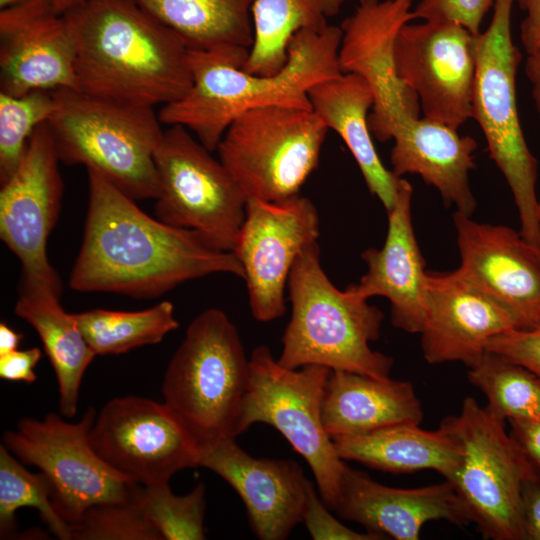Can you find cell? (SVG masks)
Segmentation results:
<instances>
[{"mask_svg": "<svg viewBox=\"0 0 540 540\" xmlns=\"http://www.w3.org/2000/svg\"><path fill=\"white\" fill-rule=\"evenodd\" d=\"M87 172L88 210L72 289L156 298L214 273L244 279L232 252L210 247L195 231L150 217L105 178Z\"/></svg>", "mask_w": 540, "mask_h": 540, "instance_id": "obj_1", "label": "cell"}, {"mask_svg": "<svg viewBox=\"0 0 540 540\" xmlns=\"http://www.w3.org/2000/svg\"><path fill=\"white\" fill-rule=\"evenodd\" d=\"M62 15L79 91L153 108L189 91L190 48L134 0H86Z\"/></svg>", "mask_w": 540, "mask_h": 540, "instance_id": "obj_2", "label": "cell"}, {"mask_svg": "<svg viewBox=\"0 0 540 540\" xmlns=\"http://www.w3.org/2000/svg\"><path fill=\"white\" fill-rule=\"evenodd\" d=\"M341 36V28L330 24L297 32L289 42L287 62L273 75L243 69L248 49H190L192 85L181 99L162 106L158 117L162 124L184 126L213 152L230 123L247 110L267 105L312 109L309 89L342 73Z\"/></svg>", "mask_w": 540, "mask_h": 540, "instance_id": "obj_3", "label": "cell"}, {"mask_svg": "<svg viewBox=\"0 0 540 540\" xmlns=\"http://www.w3.org/2000/svg\"><path fill=\"white\" fill-rule=\"evenodd\" d=\"M288 289L291 316L282 337L280 365H320L377 379L390 377L393 359L369 346L379 338L383 313L350 285L342 291L330 281L318 243L297 258Z\"/></svg>", "mask_w": 540, "mask_h": 540, "instance_id": "obj_4", "label": "cell"}, {"mask_svg": "<svg viewBox=\"0 0 540 540\" xmlns=\"http://www.w3.org/2000/svg\"><path fill=\"white\" fill-rule=\"evenodd\" d=\"M53 92L48 125L60 162L84 165L133 200H156L154 153L164 130L154 108L76 89Z\"/></svg>", "mask_w": 540, "mask_h": 540, "instance_id": "obj_5", "label": "cell"}, {"mask_svg": "<svg viewBox=\"0 0 540 540\" xmlns=\"http://www.w3.org/2000/svg\"><path fill=\"white\" fill-rule=\"evenodd\" d=\"M250 366L224 311L210 308L187 327L162 382L164 403L199 446L238 436Z\"/></svg>", "mask_w": 540, "mask_h": 540, "instance_id": "obj_6", "label": "cell"}, {"mask_svg": "<svg viewBox=\"0 0 540 540\" xmlns=\"http://www.w3.org/2000/svg\"><path fill=\"white\" fill-rule=\"evenodd\" d=\"M515 2L495 0L489 26L475 36L472 119L480 126L490 157L513 194L521 236L540 253L537 160L525 141L516 102V73L522 55L511 34Z\"/></svg>", "mask_w": 540, "mask_h": 540, "instance_id": "obj_7", "label": "cell"}, {"mask_svg": "<svg viewBox=\"0 0 540 540\" xmlns=\"http://www.w3.org/2000/svg\"><path fill=\"white\" fill-rule=\"evenodd\" d=\"M505 420L464 399L459 414L440 427L459 444L460 460L449 481L485 539L524 540L521 493L534 470L506 431Z\"/></svg>", "mask_w": 540, "mask_h": 540, "instance_id": "obj_8", "label": "cell"}, {"mask_svg": "<svg viewBox=\"0 0 540 540\" xmlns=\"http://www.w3.org/2000/svg\"><path fill=\"white\" fill-rule=\"evenodd\" d=\"M328 131L312 109L256 107L230 123L219 160L247 199L280 202L298 195L317 168Z\"/></svg>", "mask_w": 540, "mask_h": 540, "instance_id": "obj_9", "label": "cell"}, {"mask_svg": "<svg viewBox=\"0 0 540 540\" xmlns=\"http://www.w3.org/2000/svg\"><path fill=\"white\" fill-rule=\"evenodd\" d=\"M249 366L238 435L256 423L273 426L306 460L321 499L334 510L347 465L322 423V397L331 369L320 365L284 367L265 345L252 351Z\"/></svg>", "mask_w": 540, "mask_h": 540, "instance_id": "obj_10", "label": "cell"}, {"mask_svg": "<svg viewBox=\"0 0 540 540\" xmlns=\"http://www.w3.org/2000/svg\"><path fill=\"white\" fill-rule=\"evenodd\" d=\"M95 418L92 407L76 423L54 412L43 420L25 417L2 437L18 460L46 477L56 511L72 527L93 506L133 502L140 486L113 470L92 447Z\"/></svg>", "mask_w": 540, "mask_h": 540, "instance_id": "obj_11", "label": "cell"}, {"mask_svg": "<svg viewBox=\"0 0 540 540\" xmlns=\"http://www.w3.org/2000/svg\"><path fill=\"white\" fill-rule=\"evenodd\" d=\"M181 125L164 130L154 153L160 221L198 233L212 248L231 252L247 198L229 172Z\"/></svg>", "mask_w": 540, "mask_h": 540, "instance_id": "obj_12", "label": "cell"}, {"mask_svg": "<svg viewBox=\"0 0 540 540\" xmlns=\"http://www.w3.org/2000/svg\"><path fill=\"white\" fill-rule=\"evenodd\" d=\"M90 440L106 464L142 486L169 482L198 466L197 441L164 402L149 398L108 401L96 415Z\"/></svg>", "mask_w": 540, "mask_h": 540, "instance_id": "obj_13", "label": "cell"}, {"mask_svg": "<svg viewBox=\"0 0 540 540\" xmlns=\"http://www.w3.org/2000/svg\"><path fill=\"white\" fill-rule=\"evenodd\" d=\"M317 208L300 194L280 202L247 199L245 218L232 253L244 270L253 317L269 322L286 310L285 287L294 263L317 243Z\"/></svg>", "mask_w": 540, "mask_h": 540, "instance_id": "obj_14", "label": "cell"}, {"mask_svg": "<svg viewBox=\"0 0 540 540\" xmlns=\"http://www.w3.org/2000/svg\"><path fill=\"white\" fill-rule=\"evenodd\" d=\"M475 36L451 21L409 22L401 28L397 75L416 94L422 117L456 130L472 118Z\"/></svg>", "mask_w": 540, "mask_h": 540, "instance_id": "obj_15", "label": "cell"}, {"mask_svg": "<svg viewBox=\"0 0 540 540\" xmlns=\"http://www.w3.org/2000/svg\"><path fill=\"white\" fill-rule=\"evenodd\" d=\"M413 0H359L341 23L338 62L342 73L361 76L374 104L368 116L378 141L393 138L399 127L420 116L416 94L397 75L395 45L401 28L411 22Z\"/></svg>", "mask_w": 540, "mask_h": 540, "instance_id": "obj_16", "label": "cell"}, {"mask_svg": "<svg viewBox=\"0 0 540 540\" xmlns=\"http://www.w3.org/2000/svg\"><path fill=\"white\" fill-rule=\"evenodd\" d=\"M48 122L36 128L0 190V237L19 259L21 279L62 286L49 263L47 239L61 209L63 180Z\"/></svg>", "mask_w": 540, "mask_h": 540, "instance_id": "obj_17", "label": "cell"}, {"mask_svg": "<svg viewBox=\"0 0 540 540\" xmlns=\"http://www.w3.org/2000/svg\"><path fill=\"white\" fill-rule=\"evenodd\" d=\"M425 305L420 334L429 364L458 361L470 368L486 352L492 337L518 328L510 311L460 267L427 272Z\"/></svg>", "mask_w": 540, "mask_h": 540, "instance_id": "obj_18", "label": "cell"}, {"mask_svg": "<svg viewBox=\"0 0 540 540\" xmlns=\"http://www.w3.org/2000/svg\"><path fill=\"white\" fill-rule=\"evenodd\" d=\"M235 439L200 446L198 466L214 472L236 491L257 538L284 540L302 522L313 483L296 461L255 458Z\"/></svg>", "mask_w": 540, "mask_h": 540, "instance_id": "obj_19", "label": "cell"}, {"mask_svg": "<svg viewBox=\"0 0 540 540\" xmlns=\"http://www.w3.org/2000/svg\"><path fill=\"white\" fill-rule=\"evenodd\" d=\"M76 89L75 47L64 15L50 0L0 10V92Z\"/></svg>", "mask_w": 540, "mask_h": 540, "instance_id": "obj_20", "label": "cell"}, {"mask_svg": "<svg viewBox=\"0 0 540 540\" xmlns=\"http://www.w3.org/2000/svg\"><path fill=\"white\" fill-rule=\"evenodd\" d=\"M460 268L514 316L518 328L540 322V253L520 233L453 215Z\"/></svg>", "mask_w": 540, "mask_h": 540, "instance_id": "obj_21", "label": "cell"}, {"mask_svg": "<svg viewBox=\"0 0 540 540\" xmlns=\"http://www.w3.org/2000/svg\"><path fill=\"white\" fill-rule=\"evenodd\" d=\"M334 511L384 539L417 540L429 521L444 520L460 527L472 523L467 508L447 480L419 488H394L349 466L344 470Z\"/></svg>", "mask_w": 540, "mask_h": 540, "instance_id": "obj_22", "label": "cell"}, {"mask_svg": "<svg viewBox=\"0 0 540 540\" xmlns=\"http://www.w3.org/2000/svg\"><path fill=\"white\" fill-rule=\"evenodd\" d=\"M411 184L399 178L396 200L388 210V229L380 249L369 248L361 257L367 272L350 287L362 298H387L391 322L409 333H420L425 319V261L411 220Z\"/></svg>", "mask_w": 540, "mask_h": 540, "instance_id": "obj_23", "label": "cell"}, {"mask_svg": "<svg viewBox=\"0 0 540 540\" xmlns=\"http://www.w3.org/2000/svg\"><path fill=\"white\" fill-rule=\"evenodd\" d=\"M390 153L392 172L418 174L435 187L447 206L471 216L476 200L469 184L477 142L458 130L425 117L412 118L397 129Z\"/></svg>", "mask_w": 540, "mask_h": 540, "instance_id": "obj_24", "label": "cell"}, {"mask_svg": "<svg viewBox=\"0 0 540 540\" xmlns=\"http://www.w3.org/2000/svg\"><path fill=\"white\" fill-rule=\"evenodd\" d=\"M321 417L326 433L335 441L396 424H420L424 416L410 382L331 370L324 386Z\"/></svg>", "mask_w": 540, "mask_h": 540, "instance_id": "obj_25", "label": "cell"}, {"mask_svg": "<svg viewBox=\"0 0 540 540\" xmlns=\"http://www.w3.org/2000/svg\"><path fill=\"white\" fill-rule=\"evenodd\" d=\"M308 98L312 110L346 144L371 194L390 210L400 177L384 166L373 143L368 116L374 96L368 83L357 74L341 73L312 86Z\"/></svg>", "mask_w": 540, "mask_h": 540, "instance_id": "obj_26", "label": "cell"}, {"mask_svg": "<svg viewBox=\"0 0 540 540\" xmlns=\"http://www.w3.org/2000/svg\"><path fill=\"white\" fill-rule=\"evenodd\" d=\"M61 291L59 286L21 280L14 312L39 335L56 375L59 411L63 417L72 418L77 412L83 376L97 355L74 315L61 306Z\"/></svg>", "mask_w": 540, "mask_h": 540, "instance_id": "obj_27", "label": "cell"}, {"mask_svg": "<svg viewBox=\"0 0 540 540\" xmlns=\"http://www.w3.org/2000/svg\"><path fill=\"white\" fill-rule=\"evenodd\" d=\"M333 442L341 459L391 473L428 469L448 480L460 460L458 442L440 426L428 431L402 423Z\"/></svg>", "mask_w": 540, "mask_h": 540, "instance_id": "obj_28", "label": "cell"}, {"mask_svg": "<svg viewBox=\"0 0 540 540\" xmlns=\"http://www.w3.org/2000/svg\"><path fill=\"white\" fill-rule=\"evenodd\" d=\"M194 50L250 49L255 0H134Z\"/></svg>", "mask_w": 540, "mask_h": 540, "instance_id": "obj_29", "label": "cell"}, {"mask_svg": "<svg viewBox=\"0 0 540 540\" xmlns=\"http://www.w3.org/2000/svg\"><path fill=\"white\" fill-rule=\"evenodd\" d=\"M346 0H255L252 7L253 42L243 69L273 75L287 62L291 38L302 30L329 25Z\"/></svg>", "mask_w": 540, "mask_h": 540, "instance_id": "obj_30", "label": "cell"}, {"mask_svg": "<svg viewBox=\"0 0 540 540\" xmlns=\"http://www.w3.org/2000/svg\"><path fill=\"white\" fill-rule=\"evenodd\" d=\"M73 315L96 355H117L157 344L179 326L170 301L140 311L92 309Z\"/></svg>", "mask_w": 540, "mask_h": 540, "instance_id": "obj_31", "label": "cell"}, {"mask_svg": "<svg viewBox=\"0 0 540 540\" xmlns=\"http://www.w3.org/2000/svg\"><path fill=\"white\" fill-rule=\"evenodd\" d=\"M468 379L487 398L486 407L505 421L540 420V375L492 351L469 368Z\"/></svg>", "mask_w": 540, "mask_h": 540, "instance_id": "obj_32", "label": "cell"}, {"mask_svg": "<svg viewBox=\"0 0 540 540\" xmlns=\"http://www.w3.org/2000/svg\"><path fill=\"white\" fill-rule=\"evenodd\" d=\"M23 507L39 512L42 521L54 536L72 540V526L56 511L51 489L41 473H31L3 444L0 446V538L15 536V513Z\"/></svg>", "mask_w": 540, "mask_h": 540, "instance_id": "obj_33", "label": "cell"}, {"mask_svg": "<svg viewBox=\"0 0 540 540\" xmlns=\"http://www.w3.org/2000/svg\"><path fill=\"white\" fill-rule=\"evenodd\" d=\"M205 492L202 482L182 496L174 494L168 482L140 485L134 502L162 540H203Z\"/></svg>", "mask_w": 540, "mask_h": 540, "instance_id": "obj_34", "label": "cell"}, {"mask_svg": "<svg viewBox=\"0 0 540 540\" xmlns=\"http://www.w3.org/2000/svg\"><path fill=\"white\" fill-rule=\"evenodd\" d=\"M56 109L53 91H33L21 96L0 92V182L18 167L38 126L49 122Z\"/></svg>", "mask_w": 540, "mask_h": 540, "instance_id": "obj_35", "label": "cell"}, {"mask_svg": "<svg viewBox=\"0 0 540 540\" xmlns=\"http://www.w3.org/2000/svg\"><path fill=\"white\" fill-rule=\"evenodd\" d=\"M72 540H162L136 503L91 507L72 527Z\"/></svg>", "mask_w": 540, "mask_h": 540, "instance_id": "obj_36", "label": "cell"}, {"mask_svg": "<svg viewBox=\"0 0 540 540\" xmlns=\"http://www.w3.org/2000/svg\"><path fill=\"white\" fill-rule=\"evenodd\" d=\"M495 0H421L412 10L413 19L451 21L477 35L485 14Z\"/></svg>", "mask_w": 540, "mask_h": 540, "instance_id": "obj_37", "label": "cell"}, {"mask_svg": "<svg viewBox=\"0 0 540 540\" xmlns=\"http://www.w3.org/2000/svg\"><path fill=\"white\" fill-rule=\"evenodd\" d=\"M311 485L304 509L303 519L307 531L314 540H380L383 537L370 532H357L337 520Z\"/></svg>", "mask_w": 540, "mask_h": 540, "instance_id": "obj_38", "label": "cell"}, {"mask_svg": "<svg viewBox=\"0 0 540 540\" xmlns=\"http://www.w3.org/2000/svg\"><path fill=\"white\" fill-rule=\"evenodd\" d=\"M486 351L499 353L540 375V322L492 337Z\"/></svg>", "mask_w": 540, "mask_h": 540, "instance_id": "obj_39", "label": "cell"}, {"mask_svg": "<svg viewBox=\"0 0 540 540\" xmlns=\"http://www.w3.org/2000/svg\"><path fill=\"white\" fill-rule=\"evenodd\" d=\"M41 356L42 352L38 347L17 349L0 355V378L8 381L33 383L37 379L34 369Z\"/></svg>", "mask_w": 540, "mask_h": 540, "instance_id": "obj_40", "label": "cell"}, {"mask_svg": "<svg viewBox=\"0 0 540 540\" xmlns=\"http://www.w3.org/2000/svg\"><path fill=\"white\" fill-rule=\"evenodd\" d=\"M521 514L524 540H540V474L534 472L523 483Z\"/></svg>", "mask_w": 540, "mask_h": 540, "instance_id": "obj_41", "label": "cell"}, {"mask_svg": "<svg viewBox=\"0 0 540 540\" xmlns=\"http://www.w3.org/2000/svg\"><path fill=\"white\" fill-rule=\"evenodd\" d=\"M510 435L535 473L540 474V420L509 421Z\"/></svg>", "mask_w": 540, "mask_h": 540, "instance_id": "obj_42", "label": "cell"}, {"mask_svg": "<svg viewBox=\"0 0 540 540\" xmlns=\"http://www.w3.org/2000/svg\"><path fill=\"white\" fill-rule=\"evenodd\" d=\"M525 12L521 23L520 38L527 54L540 49V0H516Z\"/></svg>", "mask_w": 540, "mask_h": 540, "instance_id": "obj_43", "label": "cell"}, {"mask_svg": "<svg viewBox=\"0 0 540 540\" xmlns=\"http://www.w3.org/2000/svg\"><path fill=\"white\" fill-rule=\"evenodd\" d=\"M527 55L525 74L531 83L532 97L540 115V49Z\"/></svg>", "mask_w": 540, "mask_h": 540, "instance_id": "obj_44", "label": "cell"}, {"mask_svg": "<svg viewBox=\"0 0 540 540\" xmlns=\"http://www.w3.org/2000/svg\"><path fill=\"white\" fill-rule=\"evenodd\" d=\"M21 340L22 334L14 331L5 322L0 323V355L17 350Z\"/></svg>", "mask_w": 540, "mask_h": 540, "instance_id": "obj_45", "label": "cell"}, {"mask_svg": "<svg viewBox=\"0 0 540 540\" xmlns=\"http://www.w3.org/2000/svg\"><path fill=\"white\" fill-rule=\"evenodd\" d=\"M86 0H50L53 9L58 14H64Z\"/></svg>", "mask_w": 540, "mask_h": 540, "instance_id": "obj_46", "label": "cell"}, {"mask_svg": "<svg viewBox=\"0 0 540 540\" xmlns=\"http://www.w3.org/2000/svg\"><path fill=\"white\" fill-rule=\"evenodd\" d=\"M25 1L26 0H0V10L15 7Z\"/></svg>", "mask_w": 540, "mask_h": 540, "instance_id": "obj_47", "label": "cell"}]
</instances>
